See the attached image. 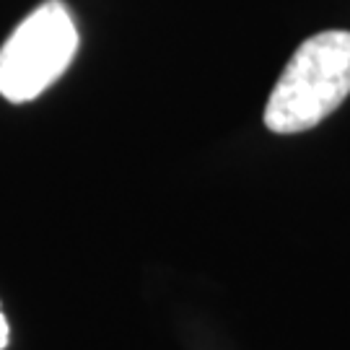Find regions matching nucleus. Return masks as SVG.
I'll return each mask as SVG.
<instances>
[{
	"label": "nucleus",
	"mask_w": 350,
	"mask_h": 350,
	"mask_svg": "<svg viewBox=\"0 0 350 350\" xmlns=\"http://www.w3.org/2000/svg\"><path fill=\"white\" fill-rule=\"evenodd\" d=\"M350 94V31L309 37L288 60L265 107V125L278 135L312 130Z\"/></svg>",
	"instance_id": "nucleus-1"
},
{
	"label": "nucleus",
	"mask_w": 350,
	"mask_h": 350,
	"mask_svg": "<svg viewBox=\"0 0 350 350\" xmlns=\"http://www.w3.org/2000/svg\"><path fill=\"white\" fill-rule=\"evenodd\" d=\"M78 29L63 0H47L0 47V94L13 104L37 99L73 63Z\"/></svg>",
	"instance_id": "nucleus-2"
},
{
	"label": "nucleus",
	"mask_w": 350,
	"mask_h": 350,
	"mask_svg": "<svg viewBox=\"0 0 350 350\" xmlns=\"http://www.w3.org/2000/svg\"><path fill=\"white\" fill-rule=\"evenodd\" d=\"M8 338H11V329H8V319L0 312V350L8 345Z\"/></svg>",
	"instance_id": "nucleus-3"
}]
</instances>
